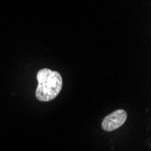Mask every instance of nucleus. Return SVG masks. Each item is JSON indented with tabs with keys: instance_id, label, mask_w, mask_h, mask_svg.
Instances as JSON below:
<instances>
[{
	"instance_id": "obj_1",
	"label": "nucleus",
	"mask_w": 151,
	"mask_h": 151,
	"mask_svg": "<svg viewBox=\"0 0 151 151\" xmlns=\"http://www.w3.org/2000/svg\"><path fill=\"white\" fill-rule=\"evenodd\" d=\"M36 79L38 85L35 91V96L38 101L44 102L51 101L61 92L63 78L59 72L44 68L37 73Z\"/></svg>"
},
{
	"instance_id": "obj_2",
	"label": "nucleus",
	"mask_w": 151,
	"mask_h": 151,
	"mask_svg": "<svg viewBox=\"0 0 151 151\" xmlns=\"http://www.w3.org/2000/svg\"><path fill=\"white\" fill-rule=\"evenodd\" d=\"M127 112L124 109H117L104 118L101 123L102 129L108 132L120 128L127 120Z\"/></svg>"
}]
</instances>
